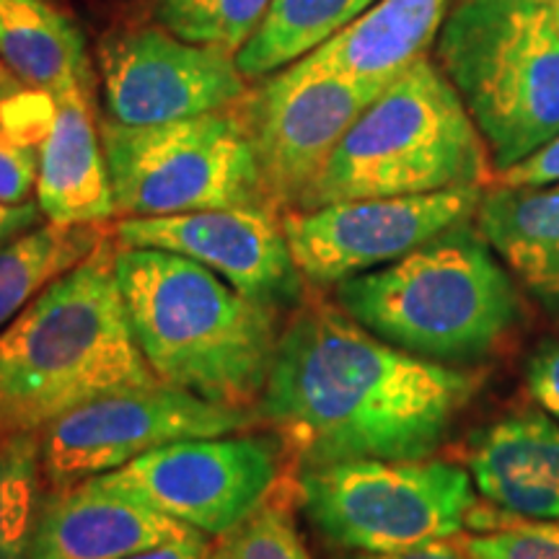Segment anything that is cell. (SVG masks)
Wrapping results in <instances>:
<instances>
[{
	"label": "cell",
	"instance_id": "7c38bea8",
	"mask_svg": "<svg viewBox=\"0 0 559 559\" xmlns=\"http://www.w3.org/2000/svg\"><path fill=\"white\" fill-rule=\"evenodd\" d=\"M381 91L298 62L267 75L236 104L247 124L267 200L296 210L353 122Z\"/></svg>",
	"mask_w": 559,
	"mask_h": 559
},
{
	"label": "cell",
	"instance_id": "f546056e",
	"mask_svg": "<svg viewBox=\"0 0 559 559\" xmlns=\"http://www.w3.org/2000/svg\"><path fill=\"white\" fill-rule=\"evenodd\" d=\"M45 213H41L39 202H21V205H9V202H0V249L13 239H19L26 230L41 226Z\"/></svg>",
	"mask_w": 559,
	"mask_h": 559
},
{
	"label": "cell",
	"instance_id": "9c48e42d",
	"mask_svg": "<svg viewBox=\"0 0 559 559\" xmlns=\"http://www.w3.org/2000/svg\"><path fill=\"white\" fill-rule=\"evenodd\" d=\"M254 412L151 383L81 404L41 430V472L52 487L99 477L160 445L247 430Z\"/></svg>",
	"mask_w": 559,
	"mask_h": 559
},
{
	"label": "cell",
	"instance_id": "5bb4252c",
	"mask_svg": "<svg viewBox=\"0 0 559 559\" xmlns=\"http://www.w3.org/2000/svg\"><path fill=\"white\" fill-rule=\"evenodd\" d=\"M115 239L120 247L190 257L241 296L275 311L296 304L304 290V275L285 239L283 215L270 205L122 218L115 226Z\"/></svg>",
	"mask_w": 559,
	"mask_h": 559
},
{
	"label": "cell",
	"instance_id": "603a6c76",
	"mask_svg": "<svg viewBox=\"0 0 559 559\" xmlns=\"http://www.w3.org/2000/svg\"><path fill=\"white\" fill-rule=\"evenodd\" d=\"M41 481V432L0 438V559H32Z\"/></svg>",
	"mask_w": 559,
	"mask_h": 559
},
{
	"label": "cell",
	"instance_id": "1f68e13d",
	"mask_svg": "<svg viewBox=\"0 0 559 559\" xmlns=\"http://www.w3.org/2000/svg\"><path fill=\"white\" fill-rule=\"evenodd\" d=\"M358 559H469V555L459 547L456 539H449L425 544V547L415 549L391 551V555H362Z\"/></svg>",
	"mask_w": 559,
	"mask_h": 559
},
{
	"label": "cell",
	"instance_id": "8992f818",
	"mask_svg": "<svg viewBox=\"0 0 559 559\" xmlns=\"http://www.w3.org/2000/svg\"><path fill=\"white\" fill-rule=\"evenodd\" d=\"M436 41L495 174L559 135L557 0H459Z\"/></svg>",
	"mask_w": 559,
	"mask_h": 559
},
{
	"label": "cell",
	"instance_id": "9a60e30c",
	"mask_svg": "<svg viewBox=\"0 0 559 559\" xmlns=\"http://www.w3.org/2000/svg\"><path fill=\"white\" fill-rule=\"evenodd\" d=\"M200 534L91 477L41 500L32 559H124Z\"/></svg>",
	"mask_w": 559,
	"mask_h": 559
},
{
	"label": "cell",
	"instance_id": "30bf717a",
	"mask_svg": "<svg viewBox=\"0 0 559 559\" xmlns=\"http://www.w3.org/2000/svg\"><path fill=\"white\" fill-rule=\"evenodd\" d=\"M485 187L366 198L285 210L283 230L293 262L313 285H340L386 267L477 215Z\"/></svg>",
	"mask_w": 559,
	"mask_h": 559
},
{
	"label": "cell",
	"instance_id": "52a82bcc",
	"mask_svg": "<svg viewBox=\"0 0 559 559\" xmlns=\"http://www.w3.org/2000/svg\"><path fill=\"white\" fill-rule=\"evenodd\" d=\"M298 506L337 547L391 555L456 539L481 502L472 474L456 464L362 459L306 466Z\"/></svg>",
	"mask_w": 559,
	"mask_h": 559
},
{
	"label": "cell",
	"instance_id": "836d02e7",
	"mask_svg": "<svg viewBox=\"0 0 559 559\" xmlns=\"http://www.w3.org/2000/svg\"><path fill=\"white\" fill-rule=\"evenodd\" d=\"M557 13H559V0H557Z\"/></svg>",
	"mask_w": 559,
	"mask_h": 559
},
{
	"label": "cell",
	"instance_id": "3957f363",
	"mask_svg": "<svg viewBox=\"0 0 559 559\" xmlns=\"http://www.w3.org/2000/svg\"><path fill=\"white\" fill-rule=\"evenodd\" d=\"M117 277L140 353L160 383L230 407L262 400L280 340L275 309L164 249L120 247Z\"/></svg>",
	"mask_w": 559,
	"mask_h": 559
},
{
	"label": "cell",
	"instance_id": "d6a6232c",
	"mask_svg": "<svg viewBox=\"0 0 559 559\" xmlns=\"http://www.w3.org/2000/svg\"><path fill=\"white\" fill-rule=\"evenodd\" d=\"M26 86L19 81V75L13 73V70L5 66L3 58H0V107H3L5 102L16 99L19 94H24Z\"/></svg>",
	"mask_w": 559,
	"mask_h": 559
},
{
	"label": "cell",
	"instance_id": "7a4b0ae2",
	"mask_svg": "<svg viewBox=\"0 0 559 559\" xmlns=\"http://www.w3.org/2000/svg\"><path fill=\"white\" fill-rule=\"evenodd\" d=\"M115 230L0 332V438L41 432L111 391L158 383L117 277Z\"/></svg>",
	"mask_w": 559,
	"mask_h": 559
},
{
	"label": "cell",
	"instance_id": "6da1fadb",
	"mask_svg": "<svg viewBox=\"0 0 559 559\" xmlns=\"http://www.w3.org/2000/svg\"><path fill=\"white\" fill-rule=\"evenodd\" d=\"M479 373L389 345L332 304L300 309L277 340L260 415L306 466L428 459Z\"/></svg>",
	"mask_w": 559,
	"mask_h": 559
},
{
	"label": "cell",
	"instance_id": "4fadbf2b",
	"mask_svg": "<svg viewBox=\"0 0 559 559\" xmlns=\"http://www.w3.org/2000/svg\"><path fill=\"white\" fill-rule=\"evenodd\" d=\"M96 68L111 120L164 124L236 107L249 94L236 55L187 41L164 26L109 32Z\"/></svg>",
	"mask_w": 559,
	"mask_h": 559
},
{
	"label": "cell",
	"instance_id": "44dd1931",
	"mask_svg": "<svg viewBox=\"0 0 559 559\" xmlns=\"http://www.w3.org/2000/svg\"><path fill=\"white\" fill-rule=\"evenodd\" d=\"M379 0H272L260 29L236 52L247 81H260L306 58Z\"/></svg>",
	"mask_w": 559,
	"mask_h": 559
},
{
	"label": "cell",
	"instance_id": "277c9868",
	"mask_svg": "<svg viewBox=\"0 0 559 559\" xmlns=\"http://www.w3.org/2000/svg\"><path fill=\"white\" fill-rule=\"evenodd\" d=\"M337 304L389 345L443 366L492 355L521 319L513 280L469 221L400 262L342 280Z\"/></svg>",
	"mask_w": 559,
	"mask_h": 559
},
{
	"label": "cell",
	"instance_id": "2e32d148",
	"mask_svg": "<svg viewBox=\"0 0 559 559\" xmlns=\"http://www.w3.org/2000/svg\"><path fill=\"white\" fill-rule=\"evenodd\" d=\"M55 109L39 143L37 202L58 226H99L117 215L102 132L96 130L94 88L52 96Z\"/></svg>",
	"mask_w": 559,
	"mask_h": 559
},
{
	"label": "cell",
	"instance_id": "4dcf8cb0",
	"mask_svg": "<svg viewBox=\"0 0 559 559\" xmlns=\"http://www.w3.org/2000/svg\"><path fill=\"white\" fill-rule=\"evenodd\" d=\"M207 549H210V536L200 534V536H192V539L164 544V547L140 551V555H132L124 559H205Z\"/></svg>",
	"mask_w": 559,
	"mask_h": 559
},
{
	"label": "cell",
	"instance_id": "f1b7e54d",
	"mask_svg": "<svg viewBox=\"0 0 559 559\" xmlns=\"http://www.w3.org/2000/svg\"><path fill=\"white\" fill-rule=\"evenodd\" d=\"M559 181V135L542 145L539 151L531 153L528 158L519 160L506 171L495 174L492 185L506 187H536V185H555Z\"/></svg>",
	"mask_w": 559,
	"mask_h": 559
},
{
	"label": "cell",
	"instance_id": "e0dca14e",
	"mask_svg": "<svg viewBox=\"0 0 559 559\" xmlns=\"http://www.w3.org/2000/svg\"><path fill=\"white\" fill-rule=\"evenodd\" d=\"M469 474L487 506L559 521V423L547 412H513L477 432Z\"/></svg>",
	"mask_w": 559,
	"mask_h": 559
},
{
	"label": "cell",
	"instance_id": "cb8c5ba5",
	"mask_svg": "<svg viewBox=\"0 0 559 559\" xmlns=\"http://www.w3.org/2000/svg\"><path fill=\"white\" fill-rule=\"evenodd\" d=\"M153 19L187 41L239 52L260 29L272 0H153Z\"/></svg>",
	"mask_w": 559,
	"mask_h": 559
},
{
	"label": "cell",
	"instance_id": "ffe728a7",
	"mask_svg": "<svg viewBox=\"0 0 559 559\" xmlns=\"http://www.w3.org/2000/svg\"><path fill=\"white\" fill-rule=\"evenodd\" d=\"M0 58L26 88L50 96L96 83L79 24L47 0H0Z\"/></svg>",
	"mask_w": 559,
	"mask_h": 559
},
{
	"label": "cell",
	"instance_id": "d4e9b609",
	"mask_svg": "<svg viewBox=\"0 0 559 559\" xmlns=\"http://www.w3.org/2000/svg\"><path fill=\"white\" fill-rule=\"evenodd\" d=\"M205 559H311L296 526L290 500L275 492L249 519L210 544Z\"/></svg>",
	"mask_w": 559,
	"mask_h": 559
},
{
	"label": "cell",
	"instance_id": "ba28073f",
	"mask_svg": "<svg viewBox=\"0 0 559 559\" xmlns=\"http://www.w3.org/2000/svg\"><path fill=\"white\" fill-rule=\"evenodd\" d=\"M99 132L117 215L156 218L218 207H275L264 194L236 107L164 124L107 120Z\"/></svg>",
	"mask_w": 559,
	"mask_h": 559
},
{
	"label": "cell",
	"instance_id": "7402d4cb",
	"mask_svg": "<svg viewBox=\"0 0 559 559\" xmlns=\"http://www.w3.org/2000/svg\"><path fill=\"white\" fill-rule=\"evenodd\" d=\"M109 230L99 226L41 223L0 249V330L41 290L86 260Z\"/></svg>",
	"mask_w": 559,
	"mask_h": 559
},
{
	"label": "cell",
	"instance_id": "83f0119b",
	"mask_svg": "<svg viewBox=\"0 0 559 559\" xmlns=\"http://www.w3.org/2000/svg\"><path fill=\"white\" fill-rule=\"evenodd\" d=\"M526 386L534 402L559 423V342H547L531 355Z\"/></svg>",
	"mask_w": 559,
	"mask_h": 559
},
{
	"label": "cell",
	"instance_id": "d6986e66",
	"mask_svg": "<svg viewBox=\"0 0 559 559\" xmlns=\"http://www.w3.org/2000/svg\"><path fill=\"white\" fill-rule=\"evenodd\" d=\"M477 228L510 275L544 309L559 313V181L489 185L477 207Z\"/></svg>",
	"mask_w": 559,
	"mask_h": 559
},
{
	"label": "cell",
	"instance_id": "484cf974",
	"mask_svg": "<svg viewBox=\"0 0 559 559\" xmlns=\"http://www.w3.org/2000/svg\"><path fill=\"white\" fill-rule=\"evenodd\" d=\"M456 542L469 559H559V521L521 519L489 506L485 526Z\"/></svg>",
	"mask_w": 559,
	"mask_h": 559
},
{
	"label": "cell",
	"instance_id": "5b68a950",
	"mask_svg": "<svg viewBox=\"0 0 559 559\" xmlns=\"http://www.w3.org/2000/svg\"><path fill=\"white\" fill-rule=\"evenodd\" d=\"M495 164L449 75L428 55L368 104L296 210L489 187Z\"/></svg>",
	"mask_w": 559,
	"mask_h": 559
},
{
	"label": "cell",
	"instance_id": "ac0fdd59",
	"mask_svg": "<svg viewBox=\"0 0 559 559\" xmlns=\"http://www.w3.org/2000/svg\"><path fill=\"white\" fill-rule=\"evenodd\" d=\"M449 16V0H379L298 66L383 91L425 58Z\"/></svg>",
	"mask_w": 559,
	"mask_h": 559
},
{
	"label": "cell",
	"instance_id": "4316f807",
	"mask_svg": "<svg viewBox=\"0 0 559 559\" xmlns=\"http://www.w3.org/2000/svg\"><path fill=\"white\" fill-rule=\"evenodd\" d=\"M39 145L16 135L0 120V202L21 205L37 192Z\"/></svg>",
	"mask_w": 559,
	"mask_h": 559
},
{
	"label": "cell",
	"instance_id": "8fae6325",
	"mask_svg": "<svg viewBox=\"0 0 559 559\" xmlns=\"http://www.w3.org/2000/svg\"><path fill=\"white\" fill-rule=\"evenodd\" d=\"M277 472L267 440L218 436L160 445L96 479L205 536H223L275 492Z\"/></svg>",
	"mask_w": 559,
	"mask_h": 559
}]
</instances>
